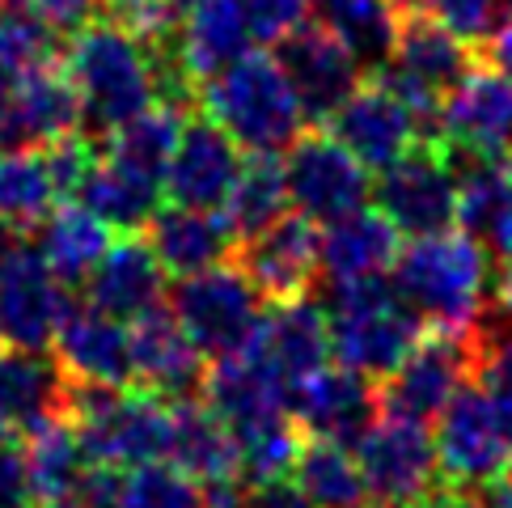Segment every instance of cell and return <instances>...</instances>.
I'll use <instances>...</instances> for the list:
<instances>
[{
	"instance_id": "obj_35",
	"label": "cell",
	"mask_w": 512,
	"mask_h": 508,
	"mask_svg": "<svg viewBox=\"0 0 512 508\" xmlns=\"http://www.w3.org/2000/svg\"><path fill=\"white\" fill-rule=\"evenodd\" d=\"M182 123H187V111L153 102L149 111H140L136 119H127L123 127H115L106 136V157L144 178H153V183H166V166L178 149Z\"/></svg>"
},
{
	"instance_id": "obj_37",
	"label": "cell",
	"mask_w": 512,
	"mask_h": 508,
	"mask_svg": "<svg viewBox=\"0 0 512 508\" xmlns=\"http://www.w3.org/2000/svg\"><path fill=\"white\" fill-rule=\"evenodd\" d=\"M26 466H30V483L34 496H77L85 475L94 470L89 453L81 445V432L72 428V420H56L43 432L26 437Z\"/></svg>"
},
{
	"instance_id": "obj_33",
	"label": "cell",
	"mask_w": 512,
	"mask_h": 508,
	"mask_svg": "<svg viewBox=\"0 0 512 508\" xmlns=\"http://www.w3.org/2000/svg\"><path fill=\"white\" fill-rule=\"evenodd\" d=\"M288 187H284V161L280 153H250L242 157V170L233 178V191L225 199L221 216L229 221L233 238L246 242L267 225H276L288 212Z\"/></svg>"
},
{
	"instance_id": "obj_55",
	"label": "cell",
	"mask_w": 512,
	"mask_h": 508,
	"mask_svg": "<svg viewBox=\"0 0 512 508\" xmlns=\"http://www.w3.org/2000/svg\"><path fill=\"white\" fill-rule=\"evenodd\" d=\"M0 339H5V335H0Z\"/></svg>"
},
{
	"instance_id": "obj_8",
	"label": "cell",
	"mask_w": 512,
	"mask_h": 508,
	"mask_svg": "<svg viewBox=\"0 0 512 508\" xmlns=\"http://www.w3.org/2000/svg\"><path fill=\"white\" fill-rule=\"evenodd\" d=\"M373 204L402 238H428L457 225V166L441 140H419L377 170Z\"/></svg>"
},
{
	"instance_id": "obj_30",
	"label": "cell",
	"mask_w": 512,
	"mask_h": 508,
	"mask_svg": "<svg viewBox=\"0 0 512 508\" xmlns=\"http://www.w3.org/2000/svg\"><path fill=\"white\" fill-rule=\"evenodd\" d=\"M170 458H174V466L182 470V475L195 479L199 487H212V483H225V479H242L233 432L216 420L204 398H191V403L174 407Z\"/></svg>"
},
{
	"instance_id": "obj_11",
	"label": "cell",
	"mask_w": 512,
	"mask_h": 508,
	"mask_svg": "<svg viewBox=\"0 0 512 508\" xmlns=\"http://www.w3.org/2000/svg\"><path fill=\"white\" fill-rule=\"evenodd\" d=\"M352 449L373 508H411L441 487L432 432L415 420L381 415Z\"/></svg>"
},
{
	"instance_id": "obj_38",
	"label": "cell",
	"mask_w": 512,
	"mask_h": 508,
	"mask_svg": "<svg viewBox=\"0 0 512 508\" xmlns=\"http://www.w3.org/2000/svg\"><path fill=\"white\" fill-rule=\"evenodd\" d=\"M115 508H204V492L178 466L153 462V466L123 470Z\"/></svg>"
},
{
	"instance_id": "obj_10",
	"label": "cell",
	"mask_w": 512,
	"mask_h": 508,
	"mask_svg": "<svg viewBox=\"0 0 512 508\" xmlns=\"http://www.w3.org/2000/svg\"><path fill=\"white\" fill-rule=\"evenodd\" d=\"M284 187L292 212L309 216L314 225H331L339 216L364 208L373 199V178L343 144L314 127L301 132L284 149Z\"/></svg>"
},
{
	"instance_id": "obj_4",
	"label": "cell",
	"mask_w": 512,
	"mask_h": 508,
	"mask_svg": "<svg viewBox=\"0 0 512 508\" xmlns=\"http://www.w3.org/2000/svg\"><path fill=\"white\" fill-rule=\"evenodd\" d=\"M199 106L246 153H284L305 132L297 94L271 51H246L237 64L204 81Z\"/></svg>"
},
{
	"instance_id": "obj_45",
	"label": "cell",
	"mask_w": 512,
	"mask_h": 508,
	"mask_svg": "<svg viewBox=\"0 0 512 508\" xmlns=\"http://www.w3.org/2000/svg\"><path fill=\"white\" fill-rule=\"evenodd\" d=\"M242 508H309L305 492L297 483H292V475L284 479H263V483H246V500Z\"/></svg>"
},
{
	"instance_id": "obj_29",
	"label": "cell",
	"mask_w": 512,
	"mask_h": 508,
	"mask_svg": "<svg viewBox=\"0 0 512 508\" xmlns=\"http://www.w3.org/2000/svg\"><path fill=\"white\" fill-rule=\"evenodd\" d=\"M161 195H166V187L153 178L127 170L111 157H98L77 191V204L94 212L111 233H140L157 216Z\"/></svg>"
},
{
	"instance_id": "obj_49",
	"label": "cell",
	"mask_w": 512,
	"mask_h": 508,
	"mask_svg": "<svg viewBox=\"0 0 512 508\" xmlns=\"http://www.w3.org/2000/svg\"><path fill=\"white\" fill-rule=\"evenodd\" d=\"M496 305H500L504 318H512V254H500V267H496Z\"/></svg>"
},
{
	"instance_id": "obj_17",
	"label": "cell",
	"mask_w": 512,
	"mask_h": 508,
	"mask_svg": "<svg viewBox=\"0 0 512 508\" xmlns=\"http://www.w3.org/2000/svg\"><path fill=\"white\" fill-rule=\"evenodd\" d=\"M237 267L263 293L267 305L309 297L322 280L318 271V225L301 212H284L276 225L237 242Z\"/></svg>"
},
{
	"instance_id": "obj_52",
	"label": "cell",
	"mask_w": 512,
	"mask_h": 508,
	"mask_svg": "<svg viewBox=\"0 0 512 508\" xmlns=\"http://www.w3.org/2000/svg\"><path fill=\"white\" fill-rule=\"evenodd\" d=\"M390 5H394L398 13H411V9H419V0H390Z\"/></svg>"
},
{
	"instance_id": "obj_26",
	"label": "cell",
	"mask_w": 512,
	"mask_h": 508,
	"mask_svg": "<svg viewBox=\"0 0 512 508\" xmlns=\"http://www.w3.org/2000/svg\"><path fill=\"white\" fill-rule=\"evenodd\" d=\"M144 242L153 246L157 263L166 267V276H195L204 267L225 263L237 250V238L221 212H204V208H157V216L144 225Z\"/></svg>"
},
{
	"instance_id": "obj_50",
	"label": "cell",
	"mask_w": 512,
	"mask_h": 508,
	"mask_svg": "<svg viewBox=\"0 0 512 508\" xmlns=\"http://www.w3.org/2000/svg\"><path fill=\"white\" fill-rule=\"evenodd\" d=\"M22 77H26V68L17 64V60L9 56L5 47H0V106H5V98L13 94V89H17V81H22Z\"/></svg>"
},
{
	"instance_id": "obj_9",
	"label": "cell",
	"mask_w": 512,
	"mask_h": 508,
	"mask_svg": "<svg viewBox=\"0 0 512 508\" xmlns=\"http://www.w3.org/2000/svg\"><path fill=\"white\" fill-rule=\"evenodd\" d=\"M432 445H436V466H441V487H449V492L474 496L508 470L512 445L504 441L491 394L479 377L466 381L441 407Z\"/></svg>"
},
{
	"instance_id": "obj_48",
	"label": "cell",
	"mask_w": 512,
	"mask_h": 508,
	"mask_svg": "<svg viewBox=\"0 0 512 508\" xmlns=\"http://www.w3.org/2000/svg\"><path fill=\"white\" fill-rule=\"evenodd\" d=\"M474 496H479V508H512V462L496 483L483 487V492H474Z\"/></svg>"
},
{
	"instance_id": "obj_28",
	"label": "cell",
	"mask_w": 512,
	"mask_h": 508,
	"mask_svg": "<svg viewBox=\"0 0 512 508\" xmlns=\"http://www.w3.org/2000/svg\"><path fill=\"white\" fill-rule=\"evenodd\" d=\"M254 34L237 0H199L178 22V56L195 89L250 51Z\"/></svg>"
},
{
	"instance_id": "obj_27",
	"label": "cell",
	"mask_w": 512,
	"mask_h": 508,
	"mask_svg": "<svg viewBox=\"0 0 512 508\" xmlns=\"http://www.w3.org/2000/svg\"><path fill=\"white\" fill-rule=\"evenodd\" d=\"M398 238L402 233L386 216L364 204L331 225H318V271L331 284L386 276L398 259Z\"/></svg>"
},
{
	"instance_id": "obj_34",
	"label": "cell",
	"mask_w": 512,
	"mask_h": 508,
	"mask_svg": "<svg viewBox=\"0 0 512 508\" xmlns=\"http://www.w3.org/2000/svg\"><path fill=\"white\" fill-rule=\"evenodd\" d=\"M56 199L43 153H0V238H34Z\"/></svg>"
},
{
	"instance_id": "obj_2",
	"label": "cell",
	"mask_w": 512,
	"mask_h": 508,
	"mask_svg": "<svg viewBox=\"0 0 512 508\" xmlns=\"http://www.w3.org/2000/svg\"><path fill=\"white\" fill-rule=\"evenodd\" d=\"M322 310L331 326V356L339 365L356 369L364 377H390L398 360L411 352V343L424 331L419 318L390 276H364V280H339L318 284Z\"/></svg>"
},
{
	"instance_id": "obj_24",
	"label": "cell",
	"mask_w": 512,
	"mask_h": 508,
	"mask_svg": "<svg viewBox=\"0 0 512 508\" xmlns=\"http://www.w3.org/2000/svg\"><path fill=\"white\" fill-rule=\"evenodd\" d=\"M56 360L68 381L85 386H132V356H127V322L94 310V305H68L56 339Z\"/></svg>"
},
{
	"instance_id": "obj_31",
	"label": "cell",
	"mask_w": 512,
	"mask_h": 508,
	"mask_svg": "<svg viewBox=\"0 0 512 508\" xmlns=\"http://www.w3.org/2000/svg\"><path fill=\"white\" fill-rule=\"evenodd\" d=\"M34 233H39V254L47 259V267L56 271V280L68 288L85 284L89 271H94L98 259L106 254V246L115 242L111 229L81 204H56Z\"/></svg>"
},
{
	"instance_id": "obj_36",
	"label": "cell",
	"mask_w": 512,
	"mask_h": 508,
	"mask_svg": "<svg viewBox=\"0 0 512 508\" xmlns=\"http://www.w3.org/2000/svg\"><path fill=\"white\" fill-rule=\"evenodd\" d=\"M292 483L305 492L309 508H373L369 487L360 479L356 453L331 441L305 437L297 462H292Z\"/></svg>"
},
{
	"instance_id": "obj_53",
	"label": "cell",
	"mask_w": 512,
	"mask_h": 508,
	"mask_svg": "<svg viewBox=\"0 0 512 508\" xmlns=\"http://www.w3.org/2000/svg\"><path fill=\"white\" fill-rule=\"evenodd\" d=\"M170 5H174V9H178V13H187V9H191V5H199V0H170Z\"/></svg>"
},
{
	"instance_id": "obj_3",
	"label": "cell",
	"mask_w": 512,
	"mask_h": 508,
	"mask_svg": "<svg viewBox=\"0 0 512 508\" xmlns=\"http://www.w3.org/2000/svg\"><path fill=\"white\" fill-rule=\"evenodd\" d=\"M394 288L424 318V326H479L491 254L470 233H428L398 246Z\"/></svg>"
},
{
	"instance_id": "obj_1",
	"label": "cell",
	"mask_w": 512,
	"mask_h": 508,
	"mask_svg": "<svg viewBox=\"0 0 512 508\" xmlns=\"http://www.w3.org/2000/svg\"><path fill=\"white\" fill-rule=\"evenodd\" d=\"M64 72L81 98V132L98 144L157 102L149 47L111 17L106 22L94 17L85 30L72 34L64 47Z\"/></svg>"
},
{
	"instance_id": "obj_22",
	"label": "cell",
	"mask_w": 512,
	"mask_h": 508,
	"mask_svg": "<svg viewBox=\"0 0 512 508\" xmlns=\"http://www.w3.org/2000/svg\"><path fill=\"white\" fill-rule=\"evenodd\" d=\"M166 293V267L157 263L144 233H119L85 280V305L119 322L153 314L157 305H166Z\"/></svg>"
},
{
	"instance_id": "obj_16",
	"label": "cell",
	"mask_w": 512,
	"mask_h": 508,
	"mask_svg": "<svg viewBox=\"0 0 512 508\" xmlns=\"http://www.w3.org/2000/svg\"><path fill=\"white\" fill-rule=\"evenodd\" d=\"M127 356H132V390L153 394L170 407L204 394V352L187 339L170 305L127 322Z\"/></svg>"
},
{
	"instance_id": "obj_20",
	"label": "cell",
	"mask_w": 512,
	"mask_h": 508,
	"mask_svg": "<svg viewBox=\"0 0 512 508\" xmlns=\"http://www.w3.org/2000/svg\"><path fill=\"white\" fill-rule=\"evenodd\" d=\"M237 170H242V149L233 144L225 127L208 115H187L161 187H166L170 204L221 212Z\"/></svg>"
},
{
	"instance_id": "obj_7",
	"label": "cell",
	"mask_w": 512,
	"mask_h": 508,
	"mask_svg": "<svg viewBox=\"0 0 512 508\" xmlns=\"http://www.w3.org/2000/svg\"><path fill=\"white\" fill-rule=\"evenodd\" d=\"M170 314L187 331L204 360L242 356L263 331L267 301L237 263H216L195 276H178L170 288Z\"/></svg>"
},
{
	"instance_id": "obj_43",
	"label": "cell",
	"mask_w": 512,
	"mask_h": 508,
	"mask_svg": "<svg viewBox=\"0 0 512 508\" xmlns=\"http://www.w3.org/2000/svg\"><path fill=\"white\" fill-rule=\"evenodd\" d=\"M34 500V483H30V466H26V449L17 437L0 432V508H30Z\"/></svg>"
},
{
	"instance_id": "obj_5",
	"label": "cell",
	"mask_w": 512,
	"mask_h": 508,
	"mask_svg": "<svg viewBox=\"0 0 512 508\" xmlns=\"http://www.w3.org/2000/svg\"><path fill=\"white\" fill-rule=\"evenodd\" d=\"M68 420L94 466L136 470L170 458L174 407L132 386H85L72 381Z\"/></svg>"
},
{
	"instance_id": "obj_25",
	"label": "cell",
	"mask_w": 512,
	"mask_h": 508,
	"mask_svg": "<svg viewBox=\"0 0 512 508\" xmlns=\"http://www.w3.org/2000/svg\"><path fill=\"white\" fill-rule=\"evenodd\" d=\"M254 352H259L288 386H297L301 377L331 365V326H326L322 301L309 293L297 301L271 305L263 318V331L254 339Z\"/></svg>"
},
{
	"instance_id": "obj_18",
	"label": "cell",
	"mask_w": 512,
	"mask_h": 508,
	"mask_svg": "<svg viewBox=\"0 0 512 508\" xmlns=\"http://www.w3.org/2000/svg\"><path fill=\"white\" fill-rule=\"evenodd\" d=\"M81 132V98L60 60L30 68L0 106V153L47 149L51 140Z\"/></svg>"
},
{
	"instance_id": "obj_19",
	"label": "cell",
	"mask_w": 512,
	"mask_h": 508,
	"mask_svg": "<svg viewBox=\"0 0 512 508\" xmlns=\"http://www.w3.org/2000/svg\"><path fill=\"white\" fill-rule=\"evenodd\" d=\"M331 136L352 153L364 170H386L411 144L424 140L415 115L386 81H360L339 111L326 119Z\"/></svg>"
},
{
	"instance_id": "obj_40",
	"label": "cell",
	"mask_w": 512,
	"mask_h": 508,
	"mask_svg": "<svg viewBox=\"0 0 512 508\" xmlns=\"http://www.w3.org/2000/svg\"><path fill=\"white\" fill-rule=\"evenodd\" d=\"M419 9L436 17L466 47H479L500 26V0H419Z\"/></svg>"
},
{
	"instance_id": "obj_46",
	"label": "cell",
	"mask_w": 512,
	"mask_h": 508,
	"mask_svg": "<svg viewBox=\"0 0 512 508\" xmlns=\"http://www.w3.org/2000/svg\"><path fill=\"white\" fill-rule=\"evenodd\" d=\"M479 381H483L487 394H491V407H496V420H500L504 441L512 445V377H491V373H483Z\"/></svg>"
},
{
	"instance_id": "obj_54",
	"label": "cell",
	"mask_w": 512,
	"mask_h": 508,
	"mask_svg": "<svg viewBox=\"0 0 512 508\" xmlns=\"http://www.w3.org/2000/svg\"><path fill=\"white\" fill-rule=\"evenodd\" d=\"M5 5H9V0H0V13H5Z\"/></svg>"
},
{
	"instance_id": "obj_12",
	"label": "cell",
	"mask_w": 512,
	"mask_h": 508,
	"mask_svg": "<svg viewBox=\"0 0 512 508\" xmlns=\"http://www.w3.org/2000/svg\"><path fill=\"white\" fill-rule=\"evenodd\" d=\"M68 305V284L56 280L39 246L0 238V335L13 348H51Z\"/></svg>"
},
{
	"instance_id": "obj_39",
	"label": "cell",
	"mask_w": 512,
	"mask_h": 508,
	"mask_svg": "<svg viewBox=\"0 0 512 508\" xmlns=\"http://www.w3.org/2000/svg\"><path fill=\"white\" fill-rule=\"evenodd\" d=\"M102 157V144L89 140L85 132H68L60 140H51L43 149L47 161V174H51V187H56L60 199H77L85 174L94 170V161Z\"/></svg>"
},
{
	"instance_id": "obj_14",
	"label": "cell",
	"mask_w": 512,
	"mask_h": 508,
	"mask_svg": "<svg viewBox=\"0 0 512 508\" xmlns=\"http://www.w3.org/2000/svg\"><path fill=\"white\" fill-rule=\"evenodd\" d=\"M288 415L301 437L352 449L381 420L377 381L347 365H322L288 390Z\"/></svg>"
},
{
	"instance_id": "obj_44",
	"label": "cell",
	"mask_w": 512,
	"mask_h": 508,
	"mask_svg": "<svg viewBox=\"0 0 512 508\" xmlns=\"http://www.w3.org/2000/svg\"><path fill=\"white\" fill-rule=\"evenodd\" d=\"M13 5L30 9L39 22H47L51 30H56L60 39H72V34L85 30L98 17L102 0H13Z\"/></svg>"
},
{
	"instance_id": "obj_13",
	"label": "cell",
	"mask_w": 512,
	"mask_h": 508,
	"mask_svg": "<svg viewBox=\"0 0 512 508\" xmlns=\"http://www.w3.org/2000/svg\"><path fill=\"white\" fill-rule=\"evenodd\" d=\"M436 140L453 161H500L512 153V81L491 64H474L457 81L436 119Z\"/></svg>"
},
{
	"instance_id": "obj_23",
	"label": "cell",
	"mask_w": 512,
	"mask_h": 508,
	"mask_svg": "<svg viewBox=\"0 0 512 508\" xmlns=\"http://www.w3.org/2000/svg\"><path fill=\"white\" fill-rule=\"evenodd\" d=\"M288 390H292L288 381L254 348H246L242 356L216 360L204 377V394L199 398H204L216 420L237 437V432H246V428H259L267 420L288 415Z\"/></svg>"
},
{
	"instance_id": "obj_15",
	"label": "cell",
	"mask_w": 512,
	"mask_h": 508,
	"mask_svg": "<svg viewBox=\"0 0 512 508\" xmlns=\"http://www.w3.org/2000/svg\"><path fill=\"white\" fill-rule=\"evenodd\" d=\"M276 64L284 68L292 94H297L305 123H326L364 81V68L356 64V56L314 17L301 22L297 30H288L276 43Z\"/></svg>"
},
{
	"instance_id": "obj_41",
	"label": "cell",
	"mask_w": 512,
	"mask_h": 508,
	"mask_svg": "<svg viewBox=\"0 0 512 508\" xmlns=\"http://www.w3.org/2000/svg\"><path fill=\"white\" fill-rule=\"evenodd\" d=\"M250 22V34L259 43H280L288 30H297L301 22H309V9L314 0H237Z\"/></svg>"
},
{
	"instance_id": "obj_51",
	"label": "cell",
	"mask_w": 512,
	"mask_h": 508,
	"mask_svg": "<svg viewBox=\"0 0 512 508\" xmlns=\"http://www.w3.org/2000/svg\"><path fill=\"white\" fill-rule=\"evenodd\" d=\"M30 508H85L77 496H51V500H43V504H30Z\"/></svg>"
},
{
	"instance_id": "obj_21",
	"label": "cell",
	"mask_w": 512,
	"mask_h": 508,
	"mask_svg": "<svg viewBox=\"0 0 512 508\" xmlns=\"http://www.w3.org/2000/svg\"><path fill=\"white\" fill-rule=\"evenodd\" d=\"M72 381L56 352L47 348H0V432L26 441L47 424L68 420Z\"/></svg>"
},
{
	"instance_id": "obj_32",
	"label": "cell",
	"mask_w": 512,
	"mask_h": 508,
	"mask_svg": "<svg viewBox=\"0 0 512 508\" xmlns=\"http://www.w3.org/2000/svg\"><path fill=\"white\" fill-rule=\"evenodd\" d=\"M318 26H326L335 39L352 51L364 72L386 68L398 34V9L390 0H314L309 9Z\"/></svg>"
},
{
	"instance_id": "obj_6",
	"label": "cell",
	"mask_w": 512,
	"mask_h": 508,
	"mask_svg": "<svg viewBox=\"0 0 512 508\" xmlns=\"http://www.w3.org/2000/svg\"><path fill=\"white\" fill-rule=\"evenodd\" d=\"M483 369V326H424L411 352L381 377V415L428 424Z\"/></svg>"
},
{
	"instance_id": "obj_47",
	"label": "cell",
	"mask_w": 512,
	"mask_h": 508,
	"mask_svg": "<svg viewBox=\"0 0 512 508\" xmlns=\"http://www.w3.org/2000/svg\"><path fill=\"white\" fill-rule=\"evenodd\" d=\"M487 60L496 72H504V77L512 81V13L500 17V26L491 30V39H487Z\"/></svg>"
},
{
	"instance_id": "obj_42",
	"label": "cell",
	"mask_w": 512,
	"mask_h": 508,
	"mask_svg": "<svg viewBox=\"0 0 512 508\" xmlns=\"http://www.w3.org/2000/svg\"><path fill=\"white\" fill-rule=\"evenodd\" d=\"M106 9H111V22L127 26L140 39H157V34H170L178 30V9L170 0H102Z\"/></svg>"
}]
</instances>
